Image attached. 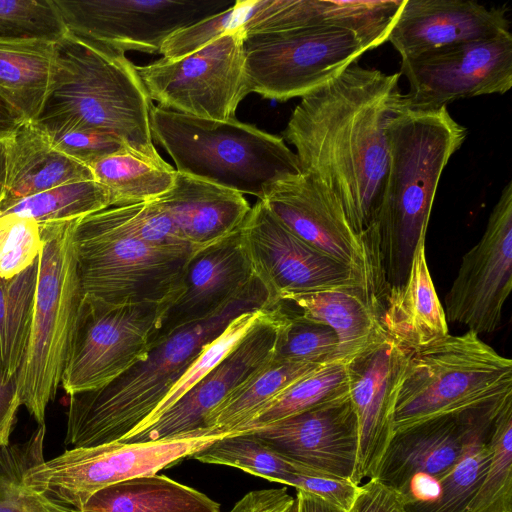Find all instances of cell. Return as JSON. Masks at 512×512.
<instances>
[{
	"label": "cell",
	"instance_id": "obj_33",
	"mask_svg": "<svg viewBox=\"0 0 512 512\" xmlns=\"http://www.w3.org/2000/svg\"><path fill=\"white\" fill-rule=\"evenodd\" d=\"M93 178L109 194L110 206H126L158 199L171 189L176 170L131 150L110 155L90 167Z\"/></svg>",
	"mask_w": 512,
	"mask_h": 512
},
{
	"label": "cell",
	"instance_id": "obj_16",
	"mask_svg": "<svg viewBox=\"0 0 512 512\" xmlns=\"http://www.w3.org/2000/svg\"><path fill=\"white\" fill-rule=\"evenodd\" d=\"M286 318L287 313L281 305L263 310L236 346L155 422L118 442L215 436L205 431L206 417L235 388L273 359L278 333Z\"/></svg>",
	"mask_w": 512,
	"mask_h": 512
},
{
	"label": "cell",
	"instance_id": "obj_46",
	"mask_svg": "<svg viewBox=\"0 0 512 512\" xmlns=\"http://www.w3.org/2000/svg\"><path fill=\"white\" fill-rule=\"evenodd\" d=\"M294 464L296 473L290 474L286 485L315 494L348 512L350 511L360 485L346 478Z\"/></svg>",
	"mask_w": 512,
	"mask_h": 512
},
{
	"label": "cell",
	"instance_id": "obj_43",
	"mask_svg": "<svg viewBox=\"0 0 512 512\" xmlns=\"http://www.w3.org/2000/svg\"><path fill=\"white\" fill-rule=\"evenodd\" d=\"M256 3L257 0H235L228 9L176 31L163 43L160 51L162 58L175 60L197 51L224 34L242 32Z\"/></svg>",
	"mask_w": 512,
	"mask_h": 512
},
{
	"label": "cell",
	"instance_id": "obj_26",
	"mask_svg": "<svg viewBox=\"0 0 512 512\" xmlns=\"http://www.w3.org/2000/svg\"><path fill=\"white\" fill-rule=\"evenodd\" d=\"M154 202L181 238L195 248L215 243L241 228L251 206L243 194L176 171L170 190Z\"/></svg>",
	"mask_w": 512,
	"mask_h": 512
},
{
	"label": "cell",
	"instance_id": "obj_10",
	"mask_svg": "<svg viewBox=\"0 0 512 512\" xmlns=\"http://www.w3.org/2000/svg\"><path fill=\"white\" fill-rule=\"evenodd\" d=\"M223 436L74 447L27 469L24 483L59 504L79 510L94 492L128 479L155 475Z\"/></svg>",
	"mask_w": 512,
	"mask_h": 512
},
{
	"label": "cell",
	"instance_id": "obj_24",
	"mask_svg": "<svg viewBox=\"0 0 512 512\" xmlns=\"http://www.w3.org/2000/svg\"><path fill=\"white\" fill-rule=\"evenodd\" d=\"M404 0H257L244 36L308 27L349 30L370 47L388 41Z\"/></svg>",
	"mask_w": 512,
	"mask_h": 512
},
{
	"label": "cell",
	"instance_id": "obj_53",
	"mask_svg": "<svg viewBox=\"0 0 512 512\" xmlns=\"http://www.w3.org/2000/svg\"><path fill=\"white\" fill-rule=\"evenodd\" d=\"M7 139L0 138V204L4 197L7 180Z\"/></svg>",
	"mask_w": 512,
	"mask_h": 512
},
{
	"label": "cell",
	"instance_id": "obj_30",
	"mask_svg": "<svg viewBox=\"0 0 512 512\" xmlns=\"http://www.w3.org/2000/svg\"><path fill=\"white\" fill-rule=\"evenodd\" d=\"M55 43L0 40V97L25 122H34L48 95Z\"/></svg>",
	"mask_w": 512,
	"mask_h": 512
},
{
	"label": "cell",
	"instance_id": "obj_4",
	"mask_svg": "<svg viewBox=\"0 0 512 512\" xmlns=\"http://www.w3.org/2000/svg\"><path fill=\"white\" fill-rule=\"evenodd\" d=\"M152 106L136 66L124 53L68 32L55 43L50 89L33 123L44 132H106L136 154L162 162L150 130Z\"/></svg>",
	"mask_w": 512,
	"mask_h": 512
},
{
	"label": "cell",
	"instance_id": "obj_48",
	"mask_svg": "<svg viewBox=\"0 0 512 512\" xmlns=\"http://www.w3.org/2000/svg\"><path fill=\"white\" fill-rule=\"evenodd\" d=\"M20 405L17 381L4 383L0 379V446L9 445V437Z\"/></svg>",
	"mask_w": 512,
	"mask_h": 512
},
{
	"label": "cell",
	"instance_id": "obj_3",
	"mask_svg": "<svg viewBox=\"0 0 512 512\" xmlns=\"http://www.w3.org/2000/svg\"><path fill=\"white\" fill-rule=\"evenodd\" d=\"M389 162L375 222L383 277L402 285L427 226L441 174L466 138L447 106L431 110L404 104L387 124Z\"/></svg>",
	"mask_w": 512,
	"mask_h": 512
},
{
	"label": "cell",
	"instance_id": "obj_27",
	"mask_svg": "<svg viewBox=\"0 0 512 512\" xmlns=\"http://www.w3.org/2000/svg\"><path fill=\"white\" fill-rule=\"evenodd\" d=\"M425 238L417 244L406 281L388 287L380 320L385 333L408 350L449 334L444 309L427 266Z\"/></svg>",
	"mask_w": 512,
	"mask_h": 512
},
{
	"label": "cell",
	"instance_id": "obj_19",
	"mask_svg": "<svg viewBox=\"0 0 512 512\" xmlns=\"http://www.w3.org/2000/svg\"><path fill=\"white\" fill-rule=\"evenodd\" d=\"M410 350L385 331L346 360L349 397L358 422V456L352 481L374 478L393 434L397 391Z\"/></svg>",
	"mask_w": 512,
	"mask_h": 512
},
{
	"label": "cell",
	"instance_id": "obj_40",
	"mask_svg": "<svg viewBox=\"0 0 512 512\" xmlns=\"http://www.w3.org/2000/svg\"><path fill=\"white\" fill-rule=\"evenodd\" d=\"M286 313L287 318L278 333L274 359L315 365L339 360L338 338L329 326L296 313Z\"/></svg>",
	"mask_w": 512,
	"mask_h": 512
},
{
	"label": "cell",
	"instance_id": "obj_6",
	"mask_svg": "<svg viewBox=\"0 0 512 512\" xmlns=\"http://www.w3.org/2000/svg\"><path fill=\"white\" fill-rule=\"evenodd\" d=\"M512 393V361L467 331L410 350L400 379L393 431Z\"/></svg>",
	"mask_w": 512,
	"mask_h": 512
},
{
	"label": "cell",
	"instance_id": "obj_38",
	"mask_svg": "<svg viewBox=\"0 0 512 512\" xmlns=\"http://www.w3.org/2000/svg\"><path fill=\"white\" fill-rule=\"evenodd\" d=\"M109 206L107 190L95 180H87L62 184L24 198L3 215L15 213L38 223L61 222L76 220Z\"/></svg>",
	"mask_w": 512,
	"mask_h": 512
},
{
	"label": "cell",
	"instance_id": "obj_5",
	"mask_svg": "<svg viewBox=\"0 0 512 512\" xmlns=\"http://www.w3.org/2000/svg\"><path fill=\"white\" fill-rule=\"evenodd\" d=\"M152 137L176 171L262 199L274 183L301 173L282 137L235 118L211 120L152 106Z\"/></svg>",
	"mask_w": 512,
	"mask_h": 512
},
{
	"label": "cell",
	"instance_id": "obj_41",
	"mask_svg": "<svg viewBox=\"0 0 512 512\" xmlns=\"http://www.w3.org/2000/svg\"><path fill=\"white\" fill-rule=\"evenodd\" d=\"M67 33L53 0H0V40L56 43Z\"/></svg>",
	"mask_w": 512,
	"mask_h": 512
},
{
	"label": "cell",
	"instance_id": "obj_13",
	"mask_svg": "<svg viewBox=\"0 0 512 512\" xmlns=\"http://www.w3.org/2000/svg\"><path fill=\"white\" fill-rule=\"evenodd\" d=\"M240 232L254 275L278 305L289 296L360 283L382 271L378 249L366 267L347 265L293 234L260 199Z\"/></svg>",
	"mask_w": 512,
	"mask_h": 512
},
{
	"label": "cell",
	"instance_id": "obj_35",
	"mask_svg": "<svg viewBox=\"0 0 512 512\" xmlns=\"http://www.w3.org/2000/svg\"><path fill=\"white\" fill-rule=\"evenodd\" d=\"M45 424L24 443L0 446V512H79L24 483V473L42 462Z\"/></svg>",
	"mask_w": 512,
	"mask_h": 512
},
{
	"label": "cell",
	"instance_id": "obj_42",
	"mask_svg": "<svg viewBox=\"0 0 512 512\" xmlns=\"http://www.w3.org/2000/svg\"><path fill=\"white\" fill-rule=\"evenodd\" d=\"M262 311L263 310L247 312L234 319L219 336L204 347L185 373L169 390L153 413L124 438L135 435L150 426L191 387L212 370L248 332Z\"/></svg>",
	"mask_w": 512,
	"mask_h": 512
},
{
	"label": "cell",
	"instance_id": "obj_44",
	"mask_svg": "<svg viewBox=\"0 0 512 512\" xmlns=\"http://www.w3.org/2000/svg\"><path fill=\"white\" fill-rule=\"evenodd\" d=\"M42 246L36 220L15 213L0 216V278H12L31 266Z\"/></svg>",
	"mask_w": 512,
	"mask_h": 512
},
{
	"label": "cell",
	"instance_id": "obj_12",
	"mask_svg": "<svg viewBox=\"0 0 512 512\" xmlns=\"http://www.w3.org/2000/svg\"><path fill=\"white\" fill-rule=\"evenodd\" d=\"M243 38L242 32L227 33L181 58L136 66L149 98L192 117L235 118L239 103L250 93Z\"/></svg>",
	"mask_w": 512,
	"mask_h": 512
},
{
	"label": "cell",
	"instance_id": "obj_36",
	"mask_svg": "<svg viewBox=\"0 0 512 512\" xmlns=\"http://www.w3.org/2000/svg\"><path fill=\"white\" fill-rule=\"evenodd\" d=\"M490 458L467 512H512V396L493 420Z\"/></svg>",
	"mask_w": 512,
	"mask_h": 512
},
{
	"label": "cell",
	"instance_id": "obj_17",
	"mask_svg": "<svg viewBox=\"0 0 512 512\" xmlns=\"http://www.w3.org/2000/svg\"><path fill=\"white\" fill-rule=\"evenodd\" d=\"M512 289V182L503 188L486 229L463 257L444 297L447 322L480 334L495 332Z\"/></svg>",
	"mask_w": 512,
	"mask_h": 512
},
{
	"label": "cell",
	"instance_id": "obj_18",
	"mask_svg": "<svg viewBox=\"0 0 512 512\" xmlns=\"http://www.w3.org/2000/svg\"><path fill=\"white\" fill-rule=\"evenodd\" d=\"M510 396L512 393L393 431L374 478L399 493L415 475H428L441 481L470 444L490 428Z\"/></svg>",
	"mask_w": 512,
	"mask_h": 512
},
{
	"label": "cell",
	"instance_id": "obj_22",
	"mask_svg": "<svg viewBox=\"0 0 512 512\" xmlns=\"http://www.w3.org/2000/svg\"><path fill=\"white\" fill-rule=\"evenodd\" d=\"M240 229L193 252L165 303L151 347L176 329L210 317L254 277Z\"/></svg>",
	"mask_w": 512,
	"mask_h": 512
},
{
	"label": "cell",
	"instance_id": "obj_45",
	"mask_svg": "<svg viewBox=\"0 0 512 512\" xmlns=\"http://www.w3.org/2000/svg\"><path fill=\"white\" fill-rule=\"evenodd\" d=\"M45 133L54 148L88 167L110 155L130 150L121 139L106 132L67 129Z\"/></svg>",
	"mask_w": 512,
	"mask_h": 512
},
{
	"label": "cell",
	"instance_id": "obj_49",
	"mask_svg": "<svg viewBox=\"0 0 512 512\" xmlns=\"http://www.w3.org/2000/svg\"><path fill=\"white\" fill-rule=\"evenodd\" d=\"M259 491L260 512H293L294 498L286 488Z\"/></svg>",
	"mask_w": 512,
	"mask_h": 512
},
{
	"label": "cell",
	"instance_id": "obj_21",
	"mask_svg": "<svg viewBox=\"0 0 512 512\" xmlns=\"http://www.w3.org/2000/svg\"><path fill=\"white\" fill-rule=\"evenodd\" d=\"M250 431L293 463L353 479L359 434L349 394Z\"/></svg>",
	"mask_w": 512,
	"mask_h": 512
},
{
	"label": "cell",
	"instance_id": "obj_1",
	"mask_svg": "<svg viewBox=\"0 0 512 512\" xmlns=\"http://www.w3.org/2000/svg\"><path fill=\"white\" fill-rule=\"evenodd\" d=\"M400 76L353 62L303 96L282 133L296 149L301 172L335 194L360 237L373 226L381 202L387 124L403 105Z\"/></svg>",
	"mask_w": 512,
	"mask_h": 512
},
{
	"label": "cell",
	"instance_id": "obj_15",
	"mask_svg": "<svg viewBox=\"0 0 512 512\" xmlns=\"http://www.w3.org/2000/svg\"><path fill=\"white\" fill-rule=\"evenodd\" d=\"M411 109L431 110L463 98L504 94L512 87V35L444 46L401 59Z\"/></svg>",
	"mask_w": 512,
	"mask_h": 512
},
{
	"label": "cell",
	"instance_id": "obj_25",
	"mask_svg": "<svg viewBox=\"0 0 512 512\" xmlns=\"http://www.w3.org/2000/svg\"><path fill=\"white\" fill-rule=\"evenodd\" d=\"M382 271L360 283L289 296L296 314L329 326L339 342V360H348L384 332L381 315L388 290Z\"/></svg>",
	"mask_w": 512,
	"mask_h": 512
},
{
	"label": "cell",
	"instance_id": "obj_7",
	"mask_svg": "<svg viewBox=\"0 0 512 512\" xmlns=\"http://www.w3.org/2000/svg\"><path fill=\"white\" fill-rule=\"evenodd\" d=\"M76 220L40 223L43 246L32 328L17 377L20 403L39 425L61 384L83 298L72 240Z\"/></svg>",
	"mask_w": 512,
	"mask_h": 512
},
{
	"label": "cell",
	"instance_id": "obj_11",
	"mask_svg": "<svg viewBox=\"0 0 512 512\" xmlns=\"http://www.w3.org/2000/svg\"><path fill=\"white\" fill-rule=\"evenodd\" d=\"M165 303L113 305L83 295L61 377L68 395L98 389L144 360Z\"/></svg>",
	"mask_w": 512,
	"mask_h": 512
},
{
	"label": "cell",
	"instance_id": "obj_31",
	"mask_svg": "<svg viewBox=\"0 0 512 512\" xmlns=\"http://www.w3.org/2000/svg\"><path fill=\"white\" fill-rule=\"evenodd\" d=\"M321 365L273 358L208 414L205 431L210 435L239 433L276 396Z\"/></svg>",
	"mask_w": 512,
	"mask_h": 512
},
{
	"label": "cell",
	"instance_id": "obj_9",
	"mask_svg": "<svg viewBox=\"0 0 512 512\" xmlns=\"http://www.w3.org/2000/svg\"><path fill=\"white\" fill-rule=\"evenodd\" d=\"M243 49L250 93L286 101L324 85L370 47L349 30L320 26L247 35Z\"/></svg>",
	"mask_w": 512,
	"mask_h": 512
},
{
	"label": "cell",
	"instance_id": "obj_51",
	"mask_svg": "<svg viewBox=\"0 0 512 512\" xmlns=\"http://www.w3.org/2000/svg\"><path fill=\"white\" fill-rule=\"evenodd\" d=\"M23 122V118L0 97V138H9Z\"/></svg>",
	"mask_w": 512,
	"mask_h": 512
},
{
	"label": "cell",
	"instance_id": "obj_39",
	"mask_svg": "<svg viewBox=\"0 0 512 512\" xmlns=\"http://www.w3.org/2000/svg\"><path fill=\"white\" fill-rule=\"evenodd\" d=\"M490 429L491 426L470 444L453 469L440 481L436 500L406 504L407 511L467 512L488 466Z\"/></svg>",
	"mask_w": 512,
	"mask_h": 512
},
{
	"label": "cell",
	"instance_id": "obj_29",
	"mask_svg": "<svg viewBox=\"0 0 512 512\" xmlns=\"http://www.w3.org/2000/svg\"><path fill=\"white\" fill-rule=\"evenodd\" d=\"M79 512H220L205 494L164 475L121 481L94 492Z\"/></svg>",
	"mask_w": 512,
	"mask_h": 512
},
{
	"label": "cell",
	"instance_id": "obj_8",
	"mask_svg": "<svg viewBox=\"0 0 512 512\" xmlns=\"http://www.w3.org/2000/svg\"><path fill=\"white\" fill-rule=\"evenodd\" d=\"M72 240L83 295L113 305L167 301L199 249L143 242L110 225L99 211L75 221Z\"/></svg>",
	"mask_w": 512,
	"mask_h": 512
},
{
	"label": "cell",
	"instance_id": "obj_20",
	"mask_svg": "<svg viewBox=\"0 0 512 512\" xmlns=\"http://www.w3.org/2000/svg\"><path fill=\"white\" fill-rule=\"evenodd\" d=\"M260 200L297 237L352 267H366L378 247L354 232L339 199L309 173L274 183Z\"/></svg>",
	"mask_w": 512,
	"mask_h": 512
},
{
	"label": "cell",
	"instance_id": "obj_37",
	"mask_svg": "<svg viewBox=\"0 0 512 512\" xmlns=\"http://www.w3.org/2000/svg\"><path fill=\"white\" fill-rule=\"evenodd\" d=\"M190 458L207 464L235 467L283 484L290 474L295 473L293 462L279 455L251 431L218 438Z\"/></svg>",
	"mask_w": 512,
	"mask_h": 512
},
{
	"label": "cell",
	"instance_id": "obj_34",
	"mask_svg": "<svg viewBox=\"0 0 512 512\" xmlns=\"http://www.w3.org/2000/svg\"><path fill=\"white\" fill-rule=\"evenodd\" d=\"M348 394L346 360L323 364L276 396L239 432L266 426Z\"/></svg>",
	"mask_w": 512,
	"mask_h": 512
},
{
	"label": "cell",
	"instance_id": "obj_2",
	"mask_svg": "<svg viewBox=\"0 0 512 512\" xmlns=\"http://www.w3.org/2000/svg\"><path fill=\"white\" fill-rule=\"evenodd\" d=\"M275 307L271 293L254 275L221 309L160 339L144 360L110 383L69 395L65 444L87 448L122 440L153 413L204 347L234 319Z\"/></svg>",
	"mask_w": 512,
	"mask_h": 512
},
{
	"label": "cell",
	"instance_id": "obj_50",
	"mask_svg": "<svg viewBox=\"0 0 512 512\" xmlns=\"http://www.w3.org/2000/svg\"><path fill=\"white\" fill-rule=\"evenodd\" d=\"M293 512H348L323 498L302 489H296Z\"/></svg>",
	"mask_w": 512,
	"mask_h": 512
},
{
	"label": "cell",
	"instance_id": "obj_32",
	"mask_svg": "<svg viewBox=\"0 0 512 512\" xmlns=\"http://www.w3.org/2000/svg\"><path fill=\"white\" fill-rule=\"evenodd\" d=\"M39 271V257L20 274L0 278V379L17 381L28 348Z\"/></svg>",
	"mask_w": 512,
	"mask_h": 512
},
{
	"label": "cell",
	"instance_id": "obj_47",
	"mask_svg": "<svg viewBox=\"0 0 512 512\" xmlns=\"http://www.w3.org/2000/svg\"><path fill=\"white\" fill-rule=\"evenodd\" d=\"M349 512H408L405 500L397 490L371 478L359 491Z\"/></svg>",
	"mask_w": 512,
	"mask_h": 512
},
{
	"label": "cell",
	"instance_id": "obj_23",
	"mask_svg": "<svg viewBox=\"0 0 512 512\" xmlns=\"http://www.w3.org/2000/svg\"><path fill=\"white\" fill-rule=\"evenodd\" d=\"M509 24L503 7L470 0H405L388 41L404 59L509 33Z\"/></svg>",
	"mask_w": 512,
	"mask_h": 512
},
{
	"label": "cell",
	"instance_id": "obj_28",
	"mask_svg": "<svg viewBox=\"0 0 512 512\" xmlns=\"http://www.w3.org/2000/svg\"><path fill=\"white\" fill-rule=\"evenodd\" d=\"M94 180L91 169L53 147L33 122L7 139V180L0 216L20 200L56 186Z\"/></svg>",
	"mask_w": 512,
	"mask_h": 512
},
{
	"label": "cell",
	"instance_id": "obj_14",
	"mask_svg": "<svg viewBox=\"0 0 512 512\" xmlns=\"http://www.w3.org/2000/svg\"><path fill=\"white\" fill-rule=\"evenodd\" d=\"M67 31L126 53L160 54L176 31L222 12L230 0H53Z\"/></svg>",
	"mask_w": 512,
	"mask_h": 512
},
{
	"label": "cell",
	"instance_id": "obj_52",
	"mask_svg": "<svg viewBox=\"0 0 512 512\" xmlns=\"http://www.w3.org/2000/svg\"><path fill=\"white\" fill-rule=\"evenodd\" d=\"M229 512H260L259 491L247 493Z\"/></svg>",
	"mask_w": 512,
	"mask_h": 512
}]
</instances>
